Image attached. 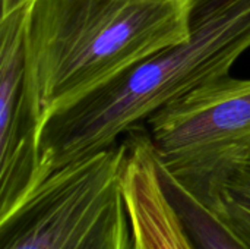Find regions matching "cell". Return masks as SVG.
I'll return each mask as SVG.
<instances>
[{
  "label": "cell",
  "mask_w": 250,
  "mask_h": 249,
  "mask_svg": "<svg viewBox=\"0 0 250 249\" xmlns=\"http://www.w3.org/2000/svg\"><path fill=\"white\" fill-rule=\"evenodd\" d=\"M250 48V0H193L189 38L164 48L48 116L40 134V185L117 144L168 101L230 75Z\"/></svg>",
  "instance_id": "obj_1"
},
{
  "label": "cell",
  "mask_w": 250,
  "mask_h": 249,
  "mask_svg": "<svg viewBox=\"0 0 250 249\" xmlns=\"http://www.w3.org/2000/svg\"><path fill=\"white\" fill-rule=\"evenodd\" d=\"M192 1L32 0L26 66L42 123L152 54L186 41Z\"/></svg>",
  "instance_id": "obj_2"
},
{
  "label": "cell",
  "mask_w": 250,
  "mask_h": 249,
  "mask_svg": "<svg viewBox=\"0 0 250 249\" xmlns=\"http://www.w3.org/2000/svg\"><path fill=\"white\" fill-rule=\"evenodd\" d=\"M123 157L122 142L50 175L0 219V249H136Z\"/></svg>",
  "instance_id": "obj_3"
},
{
  "label": "cell",
  "mask_w": 250,
  "mask_h": 249,
  "mask_svg": "<svg viewBox=\"0 0 250 249\" xmlns=\"http://www.w3.org/2000/svg\"><path fill=\"white\" fill-rule=\"evenodd\" d=\"M29 4L0 18V219L40 185L42 117L26 66Z\"/></svg>",
  "instance_id": "obj_4"
},
{
  "label": "cell",
  "mask_w": 250,
  "mask_h": 249,
  "mask_svg": "<svg viewBox=\"0 0 250 249\" xmlns=\"http://www.w3.org/2000/svg\"><path fill=\"white\" fill-rule=\"evenodd\" d=\"M145 123L166 166L245 141L250 138V79L226 75L205 82L155 110Z\"/></svg>",
  "instance_id": "obj_5"
},
{
  "label": "cell",
  "mask_w": 250,
  "mask_h": 249,
  "mask_svg": "<svg viewBox=\"0 0 250 249\" xmlns=\"http://www.w3.org/2000/svg\"><path fill=\"white\" fill-rule=\"evenodd\" d=\"M123 141L122 188L138 249H195L161 183L148 132L132 129Z\"/></svg>",
  "instance_id": "obj_6"
},
{
  "label": "cell",
  "mask_w": 250,
  "mask_h": 249,
  "mask_svg": "<svg viewBox=\"0 0 250 249\" xmlns=\"http://www.w3.org/2000/svg\"><path fill=\"white\" fill-rule=\"evenodd\" d=\"M164 167L250 249V138Z\"/></svg>",
  "instance_id": "obj_7"
},
{
  "label": "cell",
  "mask_w": 250,
  "mask_h": 249,
  "mask_svg": "<svg viewBox=\"0 0 250 249\" xmlns=\"http://www.w3.org/2000/svg\"><path fill=\"white\" fill-rule=\"evenodd\" d=\"M157 164L163 188L193 248L248 249L207 205H204L192 192H189L160 163L158 157Z\"/></svg>",
  "instance_id": "obj_8"
},
{
  "label": "cell",
  "mask_w": 250,
  "mask_h": 249,
  "mask_svg": "<svg viewBox=\"0 0 250 249\" xmlns=\"http://www.w3.org/2000/svg\"><path fill=\"white\" fill-rule=\"evenodd\" d=\"M32 0H1V16H7L9 13L21 9V7H25L31 3Z\"/></svg>",
  "instance_id": "obj_9"
},
{
  "label": "cell",
  "mask_w": 250,
  "mask_h": 249,
  "mask_svg": "<svg viewBox=\"0 0 250 249\" xmlns=\"http://www.w3.org/2000/svg\"><path fill=\"white\" fill-rule=\"evenodd\" d=\"M136 249H138V248H136Z\"/></svg>",
  "instance_id": "obj_10"
}]
</instances>
